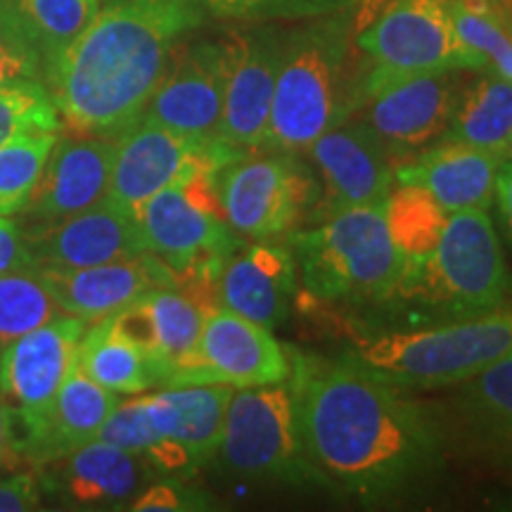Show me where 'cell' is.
<instances>
[{"mask_svg":"<svg viewBox=\"0 0 512 512\" xmlns=\"http://www.w3.org/2000/svg\"><path fill=\"white\" fill-rule=\"evenodd\" d=\"M306 460L351 496L392 494L439 460L432 425L396 387L351 366L290 354Z\"/></svg>","mask_w":512,"mask_h":512,"instance_id":"cell-1","label":"cell"},{"mask_svg":"<svg viewBox=\"0 0 512 512\" xmlns=\"http://www.w3.org/2000/svg\"><path fill=\"white\" fill-rule=\"evenodd\" d=\"M200 0H112L46 67L60 117L81 136L119 138L143 117Z\"/></svg>","mask_w":512,"mask_h":512,"instance_id":"cell-2","label":"cell"},{"mask_svg":"<svg viewBox=\"0 0 512 512\" xmlns=\"http://www.w3.org/2000/svg\"><path fill=\"white\" fill-rule=\"evenodd\" d=\"M347 12L318 17L283 41L266 147L306 152L313 140L361 107V86L349 83Z\"/></svg>","mask_w":512,"mask_h":512,"instance_id":"cell-3","label":"cell"},{"mask_svg":"<svg viewBox=\"0 0 512 512\" xmlns=\"http://www.w3.org/2000/svg\"><path fill=\"white\" fill-rule=\"evenodd\" d=\"M512 351V306L422 330L358 339L351 366L396 389H434L470 382Z\"/></svg>","mask_w":512,"mask_h":512,"instance_id":"cell-4","label":"cell"},{"mask_svg":"<svg viewBox=\"0 0 512 512\" xmlns=\"http://www.w3.org/2000/svg\"><path fill=\"white\" fill-rule=\"evenodd\" d=\"M290 252L304 290L320 302H387L403 268L382 204L344 209L299 230Z\"/></svg>","mask_w":512,"mask_h":512,"instance_id":"cell-5","label":"cell"},{"mask_svg":"<svg viewBox=\"0 0 512 512\" xmlns=\"http://www.w3.org/2000/svg\"><path fill=\"white\" fill-rule=\"evenodd\" d=\"M510 273L489 209L453 211L430 259L401 271L387 302H413L453 318L501 309Z\"/></svg>","mask_w":512,"mask_h":512,"instance_id":"cell-6","label":"cell"},{"mask_svg":"<svg viewBox=\"0 0 512 512\" xmlns=\"http://www.w3.org/2000/svg\"><path fill=\"white\" fill-rule=\"evenodd\" d=\"M356 46L373 60V69L361 81V100L406 76L456 69L484 72L482 60L463 46L453 29L448 0H392L356 36Z\"/></svg>","mask_w":512,"mask_h":512,"instance_id":"cell-7","label":"cell"},{"mask_svg":"<svg viewBox=\"0 0 512 512\" xmlns=\"http://www.w3.org/2000/svg\"><path fill=\"white\" fill-rule=\"evenodd\" d=\"M216 453H221L230 470L247 477L283 482L313 479L290 377L275 384L233 389Z\"/></svg>","mask_w":512,"mask_h":512,"instance_id":"cell-8","label":"cell"},{"mask_svg":"<svg viewBox=\"0 0 512 512\" xmlns=\"http://www.w3.org/2000/svg\"><path fill=\"white\" fill-rule=\"evenodd\" d=\"M86 320L57 316L12 342L0 356V399L8 415V446L29 453L46 425L57 392L76 366Z\"/></svg>","mask_w":512,"mask_h":512,"instance_id":"cell-9","label":"cell"},{"mask_svg":"<svg viewBox=\"0 0 512 512\" xmlns=\"http://www.w3.org/2000/svg\"><path fill=\"white\" fill-rule=\"evenodd\" d=\"M238 157V147L219 138L192 140L140 119L117 138L105 202L133 216L159 190L200 174H221Z\"/></svg>","mask_w":512,"mask_h":512,"instance_id":"cell-10","label":"cell"},{"mask_svg":"<svg viewBox=\"0 0 512 512\" xmlns=\"http://www.w3.org/2000/svg\"><path fill=\"white\" fill-rule=\"evenodd\" d=\"M285 155H240L219 174L221 214L233 233L254 242L280 238L316 202L309 169Z\"/></svg>","mask_w":512,"mask_h":512,"instance_id":"cell-11","label":"cell"},{"mask_svg":"<svg viewBox=\"0 0 512 512\" xmlns=\"http://www.w3.org/2000/svg\"><path fill=\"white\" fill-rule=\"evenodd\" d=\"M292 361L271 330L238 313L209 311L200 339L188 361L171 373L164 387L178 384H226V387H259L290 377Z\"/></svg>","mask_w":512,"mask_h":512,"instance_id":"cell-12","label":"cell"},{"mask_svg":"<svg viewBox=\"0 0 512 512\" xmlns=\"http://www.w3.org/2000/svg\"><path fill=\"white\" fill-rule=\"evenodd\" d=\"M223 88H226L223 43L200 41L192 46L176 43L140 119L192 140H216L223 112Z\"/></svg>","mask_w":512,"mask_h":512,"instance_id":"cell-13","label":"cell"},{"mask_svg":"<svg viewBox=\"0 0 512 512\" xmlns=\"http://www.w3.org/2000/svg\"><path fill=\"white\" fill-rule=\"evenodd\" d=\"M117 138H60L27 207L19 211L22 233L36 235L69 216L105 202L110 188Z\"/></svg>","mask_w":512,"mask_h":512,"instance_id":"cell-14","label":"cell"},{"mask_svg":"<svg viewBox=\"0 0 512 512\" xmlns=\"http://www.w3.org/2000/svg\"><path fill=\"white\" fill-rule=\"evenodd\" d=\"M219 138L238 150L266 147L283 41L273 31L230 34Z\"/></svg>","mask_w":512,"mask_h":512,"instance_id":"cell-15","label":"cell"},{"mask_svg":"<svg viewBox=\"0 0 512 512\" xmlns=\"http://www.w3.org/2000/svg\"><path fill=\"white\" fill-rule=\"evenodd\" d=\"M306 155L325 183L320 216L330 219L344 209L382 204L394 188L387 147L366 121H342L313 140Z\"/></svg>","mask_w":512,"mask_h":512,"instance_id":"cell-16","label":"cell"},{"mask_svg":"<svg viewBox=\"0 0 512 512\" xmlns=\"http://www.w3.org/2000/svg\"><path fill=\"white\" fill-rule=\"evenodd\" d=\"M448 74H415L389 81L361 100L368 107L366 124L387 152L408 155L441 143L458 102L456 83Z\"/></svg>","mask_w":512,"mask_h":512,"instance_id":"cell-17","label":"cell"},{"mask_svg":"<svg viewBox=\"0 0 512 512\" xmlns=\"http://www.w3.org/2000/svg\"><path fill=\"white\" fill-rule=\"evenodd\" d=\"M62 313L86 323L110 318L155 287H176L171 268L145 252L86 268H36Z\"/></svg>","mask_w":512,"mask_h":512,"instance_id":"cell-18","label":"cell"},{"mask_svg":"<svg viewBox=\"0 0 512 512\" xmlns=\"http://www.w3.org/2000/svg\"><path fill=\"white\" fill-rule=\"evenodd\" d=\"M34 268H86L147 252L138 221L100 202L27 238Z\"/></svg>","mask_w":512,"mask_h":512,"instance_id":"cell-19","label":"cell"},{"mask_svg":"<svg viewBox=\"0 0 512 512\" xmlns=\"http://www.w3.org/2000/svg\"><path fill=\"white\" fill-rule=\"evenodd\" d=\"M297 290V264L290 247L254 242L235 249L219 275V304L273 330L290 313Z\"/></svg>","mask_w":512,"mask_h":512,"instance_id":"cell-20","label":"cell"},{"mask_svg":"<svg viewBox=\"0 0 512 512\" xmlns=\"http://www.w3.org/2000/svg\"><path fill=\"white\" fill-rule=\"evenodd\" d=\"M503 155L456 140L422 150L413 162L394 169V183L425 188L448 214L465 209H489L496 200V178Z\"/></svg>","mask_w":512,"mask_h":512,"instance_id":"cell-21","label":"cell"},{"mask_svg":"<svg viewBox=\"0 0 512 512\" xmlns=\"http://www.w3.org/2000/svg\"><path fill=\"white\" fill-rule=\"evenodd\" d=\"M233 387L226 384H178L145 394V408L166 439L188 451L192 465L219 451L223 418Z\"/></svg>","mask_w":512,"mask_h":512,"instance_id":"cell-22","label":"cell"},{"mask_svg":"<svg viewBox=\"0 0 512 512\" xmlns=\"http://www.w3.org/2000/svg\"><path fill=\"white\" fill-rule=\"evenodd\" d=\"M117 394L91 380L79 366H74L57 392L46 425L29 448V456L38 463H48L76 451L98 437L100 427L117 408Z\"/></svg>","mask_w":512,"mask_h":512,"instance_id":"cell-23","label":"cell"},{"mask_svg":"<svg viewBox=\"0 0 512 512\" xmlns=\"http://www.w3.org/2000/svg\"><path fill=\"white\" fill-rule=\"evenodd\" d=\"M512 128V81L486 72L463 93L453 107L448 131L441 140H456L505 157Z\"/></svg>","mask_w":512,"mask_h":512,"instance_id":"cell-24","label":"cell"},{"mask_svg":"<svg viewBox=\"0 0 512 512\" xmlns=\"http://www.w3.org/2000/svg\"><path fill=\"white\" fill-rule=\"evenodd\" d=\"M382 207L396 254L401 256V271L430 259L451 214L425 188L411 183H394Z\"/></svg>","mask_w":512,"mask_h":512,"instance_id":"cell-25","label":"cell"},{"mask_svg":"<svg viewBox=\"0 0 512 512\" xmlns=\"http://www.w3.org/2000/svg\"><path fill=\"white\" fill-rule=\"evenodd\" d=\"M64 479L69 494L81 503L124 501L138 489L140 463L136 453L93 439L69 453Z\"/></svg>","mask_w":512,"mask_h":512,"instance_id":"cell-26","label":"cell"},{"mask_svg":"<svg viewBox=\"0 0 512 512\" xmlns=\"http://www.w3.org/2000/svg\"><path fill=\"white\" fill-rule=\"evenodd\" d=\"M76 366L114 394H143L157 384L152 363L136 347L114 335L107 318L83 332Z\"/></svg>","mask_w":512,"mask_h":512,"instance_id":"cell-27","label":"cell"},{"mask_svg":"<svg viewBox=\"0 0 512 512\" xmlns=\"http://www.w3.org/2000/svg\"><path fill=\"white\" fill-rule=\"evenodd\" d=\"M143 302L155 320L159 342V384H164L195 351L207 311L178 287H155V290L143 294Z\"/></svg>","mask_w":512,"mask_h":512,"instance_id":"cell-28","label":"cell"},{"mask_svg":"<svg viewBox=\"0 0 512 512\" xmlns=\"http://www.w3.org/2000/svg\"><path fill=\"white\" fill-rule=\"evenodd\" d=\"M453 29L463 46L484 64V72L512 81V24L498 0H448Z\"/></svg>","mask_w":512,"mask_h":512,"instance_id":"cell-29","label":"cell"},{"mask_svg":"<svg viewBox=\"0 0 512 512\" xmlns=\"http://www.w3.org/2000/svg\"><path fill=\"white\" fill-rule=\"evenodd\" d=\"M95 439L124 448V451L136 453V456L150 458L152 465L162 467L166 472L188 470V467H192L188 451L183 446H178L176 441L166 439L157 430L150 413H147L143 396L126 403H117V408L105 420V425L100 427Z\"/></svg>","mask_w":512,"mask_h":512,"instance_id":"cell-30","label":"cell"},{"mask_svg":"<svg viewBox=\"0 0 512 512\" xmlns=\"http://www.w3.org/2000/svg\"><path fill=\"white\" fill-rule=\"evenodd\" d=\"M57 316L62 309L36 268L0 275V356L19 337Z\"/></svg>","mask_w":512,"mask_h":512,"instance_id":"cell-31","label":"cell"},{"mask_svg":"<svg viewBox=\"0 0 512 512\" xmlns=\"http://www.w3.org/2000/svg\"><path fill=\"white\" fill-rule=\"evenodd\" d=\"M22 17L36 46L41 48L46 67L98 15L100 0H10Z\"/></svg>","mask_w":512,"mask_h":512,"instance_id":"cell-32","label":"cell"},{"mask_svg":"<svg viewBox=\"0 0 512 512\" xmlns=\"http://www.w3.org/2000/svg\"><path fill=\"white\" fill-rule=\"evenodd\" d=\"M57 143V133H27L0 145V216L27 207Z\"/></svg>","mask_w":512,"mask_h":512,"instance_id":"cell-33","label":"cell"},{"mask_svg":"<svg viewBox=\"0 0 512 512\" xmlns=\"http://www.w3.org/2000/svg\"><path fill=\"white\" fill-rule=\"evenodd\" d=\"M62 117L43 83L0 88V145L27 133H57Z\"/></svg>","mask_w":512,"mask_h":512,"instance_id":"cell-34","label":"cell"},{"mask_svg":"<svg viewBox=\"0 0 512 512\" xmlns=\"http://www.w3.org/2000/svg\"><path fill=\"white\" fill-rule=\"evenodd\" d=\"M31 81L46 86V60L10 0H0V88Z\"/></svg>","mask_w":512,"mask_h":512,"instance_id":"cell-35","label":"cell"},{"mask_svg":"<svg viewBox=\"0 0 512 512\" xmlns=\"http://www.w3.org/2000/svg\"><path fill=\"white\" fill-rule=\"evenodd\" d=\"M219 17L245 22L273 19H318L354 10L363 0H202Z\"/></svg>","mask_w":512,"mask_h":512,"instance_id":"cell-36","label":"cell"},{"mask_svg":"<svg viewBox=\"0 0 512 512\" xmlns=\"http://www.w3.org/2000/svg\"><path fill=\"white\" fill-rule=\"evenodd\" d=\"M470 382L472 396L479 401L486 418L494 422L505 439L512 441V351Z\"/></svg>","mask_w":512,"mask_h":512,"instance_id":"cell-37","label":"cell"},{"mask_svg":"<svg viewBox=\"0 0 512 512\" xmlns=\"http://www.w3.org/2000/svg\"><path fill=\"white\" fill-rule=\"evenodd\" d=\"M34 268L27 235L8 216H0V275Z\"/></svg>","mask_w":512,"mask_h":512,"instance_id":"cell-38","label":"cell"},{"mask_svg":"<svg viewBox=\"0 0 512 512\" xmlns=\"http://www.w3.org/2000/svg\"><path fill=\"white\" fill-rule=\"evenodd\" d=\"M38 501V486L31 475H15L5 482H0V512H27L36 510Z\"/></svg>","mask_w":512,"mask_h":512,"instance_id":"cell-39","label":"cell"},{"mask_svg":"<svg viewBox=\"0 0 512 512\" xmlns=\"http://www.w3.org/2000/svg\"><path fill=\"white\" fill-rule=\"evenodd\" d=\"M183 494L174 486L169 484H157V486H150V489L145 491L143 496L136 498V503H133V510H185L188 505H185Z\"/></svg>","mask_w":512,"mask_h":512,"instance_id":"cell-40","label":"cell"},{"mask_svg":"<svg viewBox=\"0 0 512 512\" xmlns=\"http://www.w3.org/2000/svg\"><path fill=\"white\" fill-rule=\"evenodd\" d=\"M496 202L501 209L505 226L512 235V157H505L496 178Z\"/></svg>","mask_w":512,"mask_h":512,"instance_id":"cell-41","label":"cell"},{"mask_svg":"<svg viewBox=\"0 0 512 512\" xmlns=\"http://www.w3.org/2000/svg\"><path fill=\"white\" fill-rule=\"evenodd\" d=\"M5 448H8V415H5L3 399H0V460H3Z\"/></svg>","mask_w":512,"mask_h":512,"instance_id":"cell-42","label":"cell"},{"mask_svg":"<svg viewBox=\"0 0 512 512\" xmlns=\"http://www.w3.org/2000/svg\"><path fill=\"white\" fill-rule=\"evenodd\" d=\"M505 157H512V128H510V136H508V145H505Z\"/></svg>","mask_w":512,"mask_h":512,"instance_id":"cell-43","label":"cell"},{"mask_svg":"<svg viewBox=\"0 0 512 512\" xmlns=\"http://www.w3.org/2000/svg\"><path fill=\"white\" fill-rule=\"evenodd\" d=\"M100 3H112V0H100Z\"/></svg>","mask_w":512,"mask_h":512,"instance_id":"cell-44","label":"cell"},{"mask_svg":"<svg viewBox=\"0 0 512 512\" xmlns=\"http://www.w3.org/2000/svg\"><path fill=\"white\" fill-rule=\"evenodd\" d=\"M498 3H503V0H498Z\"/></svg>","mask_w":512,"mask_h":512,"instance_id":"cell-45","label":"cell"}]
</instances>
